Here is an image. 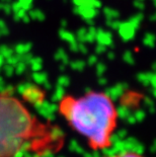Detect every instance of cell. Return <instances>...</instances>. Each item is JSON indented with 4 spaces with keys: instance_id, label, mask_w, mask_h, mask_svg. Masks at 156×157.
<instances>
[{
    "instance_id": "obj_1",
    "label": "cell",
    "mask_w": 156,
    "mask_h": 157,
    "mask_svg": "<svg viewBox=\"0 0 156 157\" xmlns=\"http://www.w3.org/2000/svg\"><path fill=\"white\" fill-rule=\"evenodd\" d=\"M59 112L93 150L111 145L117 128L118 112L114 101L105 93L90 91L79 98L66 95L59 102Z\"/></svg>"
},
{
    "instance_id": "obj_2",
    "label": "cell",
    "mask_w": 156,
    "mask_h": 157,
    "mask_svg": "<svg viewBox=\"0 0 156 157\" xmlns=\"http://www.w3.org/2000/svg\"><path fill=\"white\" fill-rule=\"evenodd\" d=\"M43 128L17 98L0 93V157H15Z\"/></svg>"
},
{
    "instance_id": "obj_3",
    "label": "cell",
    "mask_w": 156,
    "mask_h": 157,
    "mask_svg": "<svg viewBox=\"0 0 156 157\" xmlns=\"http://www.w3.org/2000/svg\"><path fill=\"white\" fill-rule=\"evenodd\" d=\"M109 157H144V156H142L141 154H139V153H136L133 151H127V152H122V153H119V154H116Z\"/></svg>"
}]
</instances>
